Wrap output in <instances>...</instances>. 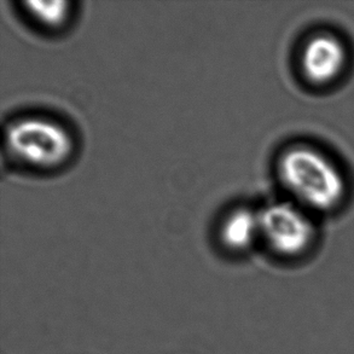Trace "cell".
<instances>
[{
  "instance_id": "6da1fadb",
  "label": "cell",
  "mask_w": 354,
  "mask_h": 354,
  "mask_svg": "<svg viewBox=\"0 0 354 354\" xmlns=\"http://www.w3.org/2000/svg\"><path fill=\"white\" fill-rule=\"evenodd\" d=\"M277 174L299 203L315 211L334 209L346 195L340 169L326 153L308 145L286 149L278 158Z\"/></svg>"
},
{
  "instance_id": "7a4b0ae2",
  "label": "cell",
  "mask_w": 354,
  "mask_h": 354,
  "mask_svg": "<svg viewBox=\"0 0 354 354\" xmlns=\"http://www.w3.org/2000/svg\"><path fill=\"white\" fill-rule=\"evenodd\" d=\"M74 147L69 129L53 118L22 115L5 126V153L22 167L43 172L57 169L71 160Z\"/></svg>"
},
{
  "instance_id": "3957f363",
  "label": "cell",
  "mask_w": 354,
  "mask_h": 354,
  "mask_svg": "<svg viewBox=\"0 0 354 354\" xmlns=\"http://www.w3.org/2000/svg\"><path fill=\"white\" fill-rule=\"evenodd\" d=\"M260 239L283 257L305 252L316 236V227L300 207L290 202H273L259 211Z\"/></svg>"
},
{
  "instance_id": "277c9868",
  "label": "cell",
  "mask_w": 354,
  "mask_h": 354,
  "mask_svg": "<svg viewBox=\"0 0 354 354\" xmlns=\"http://www.w3.org/2000/svg\"><path fill=\"white\" fill-rule=\"evenodd\" d=\"M346 62L345 45L333 34H316L302 50V73L308 82L316 85L334 82L344 71Z\"/></svg>"
},
{
  "instance_id": "5b68a950",
  "label": "cell",
  "mask_w": 354,
  "mask_h": 354,
  "mask_svg": "<svg viewBox=\"0 0 354 354\" xmlns=\"http://www.w3.org/2000/svg\"><path fill=\"white\" fill-rule=\"evenodd\" d=\"M218 239L231 252H244L260 239L259 211L235 207L223 216L218 226Z\"/></svg>"
},
{
  "instance_id": "8992f818",
  "label": "cell",
  "mask_w": 354,
  "mask_h": 354,
  "mask_svg": "<svg viewBox=\"0 0 354 354\" xmlns=\"http://www.w3.org/2000/svg\"><path fill=\"white\" fill-rule=\"evenodd\" d=\"M24 12L35 26L46 30L63 28L72 16V3L55 1H24Z\"/></svg>"
}]
</instances>
